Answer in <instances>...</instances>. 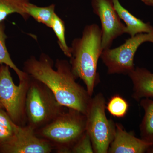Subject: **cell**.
Masks as SVG:
<instances>
[{
	"label": "cell",
	"instance_id": "52a82bcc",
	"mask_svg": "<svg viewBox=\"0 0 153 153\" xmlns=\"http://www.w3.org/2000/svg\"><path fill=\"white\" fill-rule=\"evenodd\" d=\"M146 42L153 43V31L131 37L119 47L102 50L100 57L108 74H128L134 69V57L139 47Z\"/></svg>",
	"mask_w": 153,
	"mask_h": 153
},
{
	"label": "cell",
	"instance_id": "2e32d148",
	"mask_svg": "<svg viewBox=\"0 0 153 153\" xmlns=\"http://www.w3.org/2000/svg\"><path fill=\"white\" fill-rule=\"evenodd\" d=\"M7 36L5 33L4 22L0 23V63L9 66L16 72L19 77V81L24 80L28 74L20 70L11 59L6 46Z\"/></svg>",
	"mask_w": 153,
	"mask_h": 153
},
{
	"label": "cell",
	"instance_id": "ac0fdd59",
	"mask_svg": "<svg viewBox=\"0 0 153 153\" xmlns=\"http://www.w3.org/2000/svg\"><path fill=\"white\" fill-rule=\"evenodd\" d=\"M106 108L109 113L114 117L121 118L126 114L128 105L125 100L120 96L116 95L110 99Z\"/></svg>",
	"mask_w": 153,
	"mask_h": 153
},
{
	"label": "cell",
	"instance_id": "ba28073f",
	"mask_svg": "<svg viewBox=\"0 0 153 153\" xmlns=\"http://www.w3.org/2000/svg\"><path fill=\"white\" fill-rule=\"evenodd\" d=\"M13 135L0 144V153H49L55 149L49 141L38 137L30 126L15 125Z\"/></svg>",
	"mask_w": 153,
	"mask_h": 153
},
{
	"label": "cell",
	"instance_id": "6da1fadb",
	"mask_svg": "<svg viewBox=\"0 0 153 153\" xmlns=\"http://www.w3.org/2000/svg\"><path fill=\"white\" fill-rule=\"evenodd\" d=\"M53 60L42 53L38 59L32 56L24 64L23 71L44 83L54 94L60 105L86 115L91 97L76 82L71 65L64 60Z\"/></svg>",
	"mask_w": 153,
	"mask_h": 153
},
{
	"label": "cell",
	"instance_id": "5b68a950",
	"mask_svg": "<svg viewBox=\"0 0 153 153\" xmlns=\"http://www.w3.org/2000/svg\"><path fill=\"white\" fill-rule=\"evenodd\" d=\"M105 101L102 94L98 93L91 101L86 114V131L90 137L94 152H108L114 138L116 126L105 114Z\"/></svg>",
	"mask_w": 153,
	"mask_h": 153
},
{
	"label": "cell",
	"instance_id": "ffe728a7",
	"mask_svg": "<svg viewBox=\"0 0 153 153\" xmlns=\"http://www.w3.org/2000/svg\"><path fill=\"white\" fill-rule=\"evenodd\" d=\"M15 125L4 109L0 108V125L13 131Z\"/></svg>",
	"mask_w": 153,
	"mask_h": 153
},
{
	"label": "cell",
	"instance_id": "4fadbf2b",
	"mask_svg": "<svg viewBox=\"0 0 153 153\" xmlns=\"http://www.w3.org/2000/svg\"><path fill=\"white\" fill-rule=\"evenodd\" d=\"M140 104L144 111L140 126L141 137L150 144L146 152L153 153V100L150 98L142 99Z\"/></svg>",
	"mask_w": 153,
	"mask_h": 153
},
{
	"label": "cell",
	"instance_id": "9c48e42d",
	"mask_svg": "<svg viewBox=\"0 0 153 153\" xmlns=\"http://www.w3.org/2000/svg\"><path fill=\"white\" fill-rule=\"evenodd\" d=\"M91 6L101 22L102 50L110 48L116 38L126 33V25L122 23L112 0H92Z\"/></svg>",
	"mask_w": 153,
	"mask_h": 153
},
{
	"label": "cell",
	"instance_id": "e0dca14e",
	"mask_svg": "<svg viewBox=\"0 0 153 153\" xmlns=\"http://www.w3.org/2000/svg\"><path fill=\"white\" fill-rule=\"evenodd\" d=\"M52 29L54 31L57 38V43L60 49L64 55L67 57L71 58V48L66 44L65 38V26L64 21L55 14L52 21Z\"/></svg>",
	"mask_w": 153,
	"mask_h": 153
},
{
	"label": "cell",
	"instance_id": "8992f818",
	"mask_svg": "<svg viewBox=\"0 0 153 153\" xmlns=\"http://www.w3.org/2000/svg\"><path fill=\"white\" fill-rule=\"evenodd\" d=\"M10 67L2 64L0 69V103L14 123L25 126L27 123L25 105L30 76L16 85L11 76Z\"/></svg>",
	"mask_w": 153,
	"mask_h": 153
},
{
	"label": "cell",
	"instance_id": "cb8c5ba5",
	"mask_svg": "<svg viewBox=\"0 0 153 153\" xmlns=\"http://www.w3.org/2000/svg\"><path fill=\"white\" fill-rule=\"evenodd\" d=\"M2 65V64H1V63H0V69H1V66Z\"/></svg>",
	"mask_w": 153,
	"mask_h": 153
},
{
	"label": "cell",
	"instance_id": "d6986e66",
	"mask_svg": "<svg viewBox=\"0 0 153 153\" xmlns=\"http://www.w3.org/2000/svg\"><path fill=\"white\" fill-rule=\"evenodd\" d=\"M71 153H93L92 143L89 135L85 131L71 148Z\"/></svg>",
	"mask_w": 153,
	"mask_h": 153
},
{
	"label": "cell",
	"instance_id": "5bb4252c",
	"mask_svg": "<svg viewBox=\"0 0 153 153\" xmlns=\"http://www.w3.org/2000/svg\"><path fill=\"white\" fill-rule=\"evenodd\" d=\"M29 0H0V23L4 21L9 15L17 13L25 20L29 19L27 7Z\"/></svg>",
	"mask_w": 153,
	"mask_h": 153
},
{
	"label": "cell",
	"instance_id": "30bf717a",
	"mask_svg": "<svg viewBox=\"0 0 153 153\" xmlns=\"http://www.w3.org/2000/svg\"><path fill=\"white\" fill-rule=\"evenodd\" d=\"M115 126L114 138L108 153H144L147 152L150 146L149 143L126 131L118 124H115Z\"/></svg>",
	"mask_w": 153,
	"mask_h": 153
},
{
	"label": "cell",
	"instance_id": "3957f363",
	"mask_svg": "<svg viewBox=\"0 0 153 153\" xmlns=\"http://www.w3.org/2000/svg\"><path fill=\"white\" fill-rule=\"evenodd\" d=\"M68 109L36 131L38 137L51 143L57 153H71L74 144L86 131V115Z\"/></svg>",
	"mask_w": 153,
	"mask_h": 153
},
{
	"label": "cell",
	"instance_id": "44dd1931",
	"mask_svg": "<svg viewBox=\"0 0 153 153\" xmlns=\"http://www.w3.org/2000/svg\"><path fill=\"white\" fill-rule=\"evenodd\" d=\"M13 132L0 125V144L7 141L13 135Z\"/></svg>",
	"mask_w": 153,
	"mask_h": 153
},
{
	"label": "cell",
	"instance_id": "277c9868",
	"mask_svg": "<svg viewBox=\"0 0 153 153\" xmlns=\"http://www.w3.org/2000/svg\"><path fill=\"white\" fill-rule=\"evenodd\" d=\"M30 76L25 111L28 125L36 131L65 111V107L59 103L47 85Z\"/></svg>",
	"mask_w": 153,
	"mask_h": 153
},
{
	"label": "cell",
	"instance_id": "7c38bea8",
	"mask_svg": "<svg viewBox=\"0 0 153 153\" xmlns=\"http://www.w3.org/2000/svg\"><path fill=\"white\" fill-rule=\"evenodd\" d=\"M115 10L120 19L126 24V33L131 37L138 34L149 33L153 31V27L135 17L121 4L119 0H112Z\"/></svg>",
	"mask_w": 153,
	"mask_h": 153
},
{
	"label": "cell",
	"instance_id": "7a4b0ae2",
	"mask_svg": "<svg viewBox=\"0 0 153 153\" xmlns=\"http://www.w3.org/2000/svg\"><path fill=\"white\" fill-rule=\"evenodd\" d=\"M101 42V29L96 24H92L85 26L81 38H75L71 44V70L76 78L84 82L91 97L97 79V63L102 51Z\"/></svg>",
	"mask_w": 153,
	"mask_h": 153
},
{
	"label": "cell",
	"instance_id": "8fae6325",
	"mask_svg": "<svg viewBox=\"0 0 153 153\" xmlns=\"http://www.w3.org/2000/svg\"><path fill=\"white\" fill-rule=\"evenodd\" d=\"M133 85V98L137 101L153 98V73L143 68L137 67L128 74Z\"/></svg>",
	"mask_w": 153,
	"mask_h": 153
},
{
	"label": "cell",
	"instance_id": "9a60e30c",
	"mask_svg": "<svg viewBox=\"0 0 153 153\" xmlns=\"http://www.w3.org/2000/svg\"><path fill=\"white\" fill-rule=\"evenodd\" d=\"M55 5L54 4L45 7H40L29 3L27 6V12L29 16L38 23L51 28L52 21L55 14Z\"/></svg>",
	"mask_w": 153,
	"mask_h": 153
},
{
	"label": "cell",
	"instance_id": "603a6c76",
	"mask_svg": "<svg viewBox=\"0 0 153 153\" xmlns=\"http://www.w3.org/2000/svg\"><path fill=\"white\" fill-rule=\"evenodd\" d=\"M0 108H3V109H4V107H3V105H2L1 104V103H0Z\"/></svg>",
	"mask_w": 153,
	"mask_h": 153
},
{
	"label": "cell",
	"instance_id": "7402d4cb",
	"mask_svg": "<svg viewBox=\"0 0 153 153\" xmlns=\"http://www.w3.org/2000/svg\"><path fill=\"white\" fill-rule=\"evenodd\" d=\"M145 4L149 6H153V0H141Z\"/></svg>",
	"mask_w": 153,
	"mask_h": 153
}]
</instances>
